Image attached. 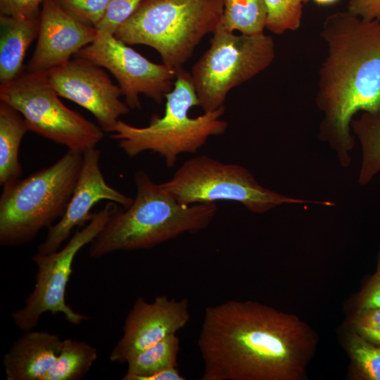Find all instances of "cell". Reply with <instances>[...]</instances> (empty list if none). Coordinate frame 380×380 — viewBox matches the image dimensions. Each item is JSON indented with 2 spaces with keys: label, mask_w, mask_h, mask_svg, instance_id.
<instances>
[{
  "label": "cell",
  "mask_w": 380,
  "mask_h": 380,
  "mask_svg": "<svg viewBox=\"0 0 380 380\" xmlns=\"http://www.w3.org/2000/svg\"><path fill=\"white\" fill-rule=\"evenodd\" d=\"M312 340L297 318L256 302L208 306L197 341L201 379H298Z\"/></svg>",
  "instance_id": "obj_1"
},
{
  "label": "cell",
  "mask_w": 380,
  "mask_h": 380,
  "mask_svg": "<svg viewBox=\"0 0 380 380\" xmlns=\"http://www.w3.org/2000/svg\"><path fill=\"white\" fill-rule=\"evenodd\" d=\"M321 37L327 54L319 70L316 97L323 114L319 138L347 167L355 144L353 116L380 108V20L336 12L325 18Z\"/></svg>",
  "instance_id": "obj_2"
},
{
  "label": "cell",
  "mask_w": 380,
  "mask_h": 380,
  "mask_svg": "<svg viewBox=\"0 0 380 380\" xmlns=\"http://www.w3.org/2000/svg\"><path fill=\"white\" fill-rule=\"evenodd\" d=\"M136 196L119 208L91 242L89 255L100 258L118 251L153 247L179 235L205 229L215 217V203H179L144 170L135 173Z\"/></svg>",
  "instance_id": "obj_3"
},
{
  "label": "cell",
  "mask_w": 380,
  "mask_h": 380,
  "mask_svg": "<svg viewBox=\"0 0 380 380\" xmlns=\"http://www.w3.org/2000/svg\"><path fill=\"white\" fill-rule=\"evenodd\" d=\"M165 98L162 116L153 115L149 125L144 127L119 120L111 137L118 141L129 157L150 151L158 153L171 167L179 154L196 153L209 137L223 134L228 122L222 119L224 106L196 118L190 117L191 109L199 106V102L191 73L182 67L177 69L174 87Z\"/></svg>",
  "instance_id": "obj_4"
},
{
  "label": "cell",
  "mask_w": 380,
  "mask_h": 380,
  "mask_svg": "<svg viewBox=\"0 0 380 380\" xmlns=\"http://www.w3.org/2000/svg\"><path fill=\"white\" fill-rule=\"evenodd\" d=\"M222 0H144L114 35L128 45L155 49L163 63L178 69L220 24Z\"/></svg>",
  "instance_id": "obj_5"
},
{
  "label": "cell",
  "mask_w": 380,
  "mask_h": 380,
  "mask_svg": "<svg viewBox=\"0 0 380 380\" xmlns=\"http://www.w3.org/2000/svg\"><path fill=\"white\" fill-rule=\"evenodd\" d=\"M83 153L68 150L54 164L3 187L0 197V243L32 241L64 214L74 191Z\"/></svg>",
  "instance_id": "obj_6"
},
{
  "label": "cell",
  "mask_w": 380,
  "mask_h": 380,
  "mask_svg": "<svg viewBox=\"0 0 380 380\" xmlns=\"http://www.w3.org/2000/svg\"><path fill=\"white\" fill-rule=\"evenodd\" d=\"M179 203L190 205L220 201L238 202L250 211L264 213L288 203L334 205L280 194L262 186L244 167L203 155L186 160L168 181L160 184Z\"/></svg>",
  "instance_id": "obj_7"
},
{
  "label": "cell",
  "mask_w": 380,
  "mask_h": 380,
  "mask_svg": "<svg viewBox=\"0 0 380 380\" xmlns=\"http://www.w3.org/2000/svg\"><path fill=\"white\" fill-rule=\"evenodd\" d=\"M275 58L273 38L264 32L236 34L220 25L191 75L204 112L224 106L228 93L265 70Z\"/></svg>",
  "instance_id": "obj_8"
},
{
  "label": "cell",
  "mask_w": 380,
  "mask_h": 380,
  "mask_svg": "<svg viewBox=\"0 0 380 380\" xmlns=\"http://www.w3.org/2000/svg\"><path fill=\"white\" fill-rule=\"evenodd\" d=\"M48 82L46 72L27 71L0 85V101L16 109L27 128L68 150L84 153L96 148L104 131L68 108Z\"/></svg>",
  "instance_id": "obj_9"
},
{
  "label": "cell",
  "mask_w": 380,
  "mask_h": 380,
  "mask_svg": "<svg viewBox=\"0 0 380 380\" xmlns=\"http://www.w3.org/2000/svg\"><path fill=\"white\" fill-rule=\"evenodd\" d=\"M120 208L108 202L101 210L93 213L87 225L77 231L65 246L49 254L36 253L32 260L37 266L35 285L24 306L12 313L15 325L23 331L32 330L42 314H63L74 325L89 319L75 312L65 302L68 283L72 272L74 258L84 246L90 244L101 231L110 217Z\"/></svg>",
  "instance_id": "obj_10"
},
{
  "label": "cell",
  "mask_w": 380,
  "mask_h": 380,
  "mask_svg": "<svg viewBox=\"0 0 380 380\" xmlns=\"http://www.w3.org/2000/svg\"><path fill=\"white\" fill-rule=\"evenodd\" d=\"M114 34L99 32L95 40L76 55L109 70L130 108L141 106L139 95L161 103L174 87L177 69L153 63Z\"/></svg>",
  "instance_id": "obj_11"
},
{
  "label": "cell",
  "mask_w": 380,
  "mask_h": 380,
  "mask_svg": "<svg viewBox=\"0 0 380 380\" xmlns=\"http://www.w3.org/2000/svg\"><path fill=\"white\" fill-rule=\"evenodd\" d=\"M101 68L76 57L46 72L47 79L59 96L89 111L104 132L112 133L119 118L130 108L120 100L118 84Z\"/></svg>",
  "instance_id": "obj_12"
},
{
  "label": "cell",
  "mask_w": 380,
  "mask_h": 380,
  "mask_svg": "<svg viewBox=\"0 0 380 380\" xmlns=\"http://www.w3.org/2000/svg\"><path fill=\"white\" fill-rule=\"evenodd\" d=\"M186 298L156 296L152 302L138 297L127 314L123 335L110 354L112 362L126 363L146 348L184 328L189 322Z\"/></svg>",
  "instance_id": "obj_13"
},
{
  "label": "cell",
  "mask_w": 380,
  "mask_h": 380,
  "mask_svg": "<svg viewBox=\"0 0 380 380\" xmlns=\"http://www.w3.org/2000/svg\"><path fill=\"white\" fill-rule=\"evenodd\" d=\"M101 152L93 148L83 153V159L74 191L65 211L59 221L48 228L46 236L37 253L49 254L61 248L72 229L89 221L96 203L107 200L129 207L130 197L111 187L106 182L100 167Z\"/></svg>",
  "instance_id": "obj_14"
},
{
  "label": "cell",
  "mask_w": 380,
  "mask_h": 380,
  "mask_svg": "<svg viewBox=\"0 0 380 380\" xmlns=\"http://www.w3.org/2000/svg\"><path fill=\"white\" fill-rule=\"evenodd\" d=\"M96 35V28L77 21L53 0H45L39 15L37 45L27 70L48 72L67 63L92 43Z\"/></svg>",
  "instance_id": "obj_15"
},
{
  "label": "cell",
  "mask_w": 380,
  "mask_h": 380,
  "mask_svg": "<svg viewBox=\"0 0 380 380\" xmlns=\"http://www.w3.org/2000/svg\"><path fill=\"white\" fill-rule=\"evenodd\" d=\"M62 342L47 331H25L3 357L6 379L43 380L57 360Z\"/></svg>",
  "instance_id": "obj_16"
},
{
  "label": "cell",
  "mask_w": 380,
  "mask_h": 380,
  "mask_svg": "<svg viewBox=\"0 0 380 380\" xmlns=\"http://www.w3.org/2000/svg\"><path fill=\"white\" fill-rule=\"evenodd\" d=\"M0 83L22 74L23 61L30 45L37 37L39 16L0 14Z\"/></svg>",
  "instance_id": "obj_17"
},
{
  "label": "cell",
  "mask_w": 380,
  "mask_h": 380,
  "mask_svg": "<svg viewBox=\"0 0 380 380\" xmlns=\"http://www.w3.org/2000/svg\"><path fill=\"white\" fill-rule=\"evenodd\" d=\"M22 115L8 103L0 102V184L4 187L22 175L19 148L28 131Z\"/></svg>",
  "instance_id": "obj_18"
},
{
  "label": "cell",
  "mask_w": 380,
  "mask_h": 380,
  "mask_svg": "<svg viewBox=\"0 0 380 380\" xmlns=\"http://www.w3.org/2000/svg\"><path fill=\"white\" fill-rule=\"evenodd\" d=\"M350 126L362 148L358 183L366 185L380 172V108L353 118Z\"/></svg>",
  "instance_id": "obj_19"
},
{
  "label": "cell",
  "mask_w": 380,
  "mask_h": 380,
  "mask_svg": "<svg viewBox=\"0 0 380 380\" xmlns=\"http://www.w3.org/2000/svg\"><path fill=\"white\" fill-rule=\"evenodd\" d=\"M180 341L172 334L146 348L127 360V369L122 380H146L167 367H177Z\"/></svg>",
  "instance_id": "obj_20"
},
{
  "label": "cell",
  "mask_w": 380,
  "mask_h": 380,
  "mask_svg": "<svg viewBox=\"0 0 380 380\" xmlns=\"http://www.w3.org/2000/svg\"><path fill=\"white\" fill-rule=\"evenodd\" d=\"M98 357L96 348L88 343L65 338L55 363L43 380H79Z\"/></svg>",
  "instance_id": "obj_21"
},
{
  "label": "cell",
  "mask_w": 380,
  "mask_h": 380,
  "mask_svg": "<svg viewBox=\"0 0 380 380\" xmlns=\"http://www.w3.org/2000/svg\"><path fill=\"white\" fill-rule=\"evenodd\" d=\"M220 25L234 32L257 34L264 32L267 11L264 0H222Z\"/></svg>",
  "instance_id": "obj_22"
},
{
  "label": "cell",
  "mask_w": 380,
  "mask_h": 380,
  "mask_svg": "<svg viewBox=\"0 0 380 380\" xmlns=\"http://www.w3.org/2000/svg\"><path fill=\"white\" fill-rule=\"evenodd\" d=\"M267 19L265 28L276 34L299 28L304 0H264Z\"/></svg>",
  "instance_id": "obj_23"
},
{
  "label": "cell",
  "mask_w": 380,
  "mask_h": 380,
  "mask_svg": "<svg viewBox=\"0 0 380 380\" xmlns=\"http://www.w3.org/2000/svg\"><path fill=\"white\" fill-rule=\"evenodd\" d=\"M348 348L358 376L367 380H380V347L355 332L349 336Z\"/></svg>",
  "instance_id": "obj_24"
},
{
  "label": "cell",
  "mask_w": 380,
  "mask_h": 380,
  "mask_svg": "<svg viewBox=\"0 0 380 380\" xmlns=\"http://www.w3.org/2000/svg\"><path fill=\"white\" fill-rule=\"evenodd\" d=\"M64 11L81 23L96 28L110 0H53Z\"/></svg>",
  "instance_id": "obj_25"
},
{
  "label": "cell",
  "mask_w": 380,
  "mask_h": 380,
  "mask_svg": "<svg viewBox=\"0 0 380 380\" xmlns=\"http://www.w3.org/2000/svg\"><path fill=\"white\" fill-rule=\"evenodd\" d=\"M144 0H110L106 12L96 27L99 32L114 34L134 13Z\"/></svg>",
  "instance_id": "obj_26"
},
{
  "label": "cell",
  "mask_w": 380,
  "mask_h": 380,
  "mask_svg": "<svg viewBox=\"0 0 380 380\" xmlns=\"http://www.w3.org/2000/svg\"><path fill=\"white\" fill-rule=\"evenodd\" d=\"M353 326L357 334L380 347V308L357 312Z\"/></svg>",
  "instance_id": "obj_27"
},
{
  "label": "cell",
  "mask_w": 380,
  "mask_h": 380,
  "mask_svg": "<svg viewBox=\"0 0 380 380\" xmlns=\"http://www.w3.org/2000/svg\"><path fill=\"white\" fill-rule=\"evenodd\" d=\"M45 0H0V14L38 17L39 7Z\"/></svg>",
  "instance_id": "obj_28"
},
{
  "label": "cell",
  "mask_w": 380,
  "mask_h": 380,
  "mask_svg": "<svg viewBox=\"0 0 380 380\" xmlns=\"http://www.w3.org/2000/svg\"><path fill=\"white\" fill-rule=\"evenodd\" d=\"M375 308H380V254L376 272L360 296L357 312Z\"/></svg>",
  "instance_id": "obj_29"
},
{
  "label": "cell",
  "mask_w": 380,
  "mask_h": 380,
  "mask_svg": "<svg viewBox=\"0 0 380 380\" xmlns=\"http://www.w3.org/2000/svg\"><path fill=\"white\" fill-rule=\"evenodd\" d=\"M348 11L367 21L380 20V0H350Z\"/></svg>",
  "instance_id": "obj_30"
},
{
  "label": "cell",
  "mask_w": 380,
  "mask_h": 380,
  "mask_svg": "<svg viewBox=\"0 0 380 380\" xmlns=\"http://www.w3.org/2000/svg\"><path fill=\"white\" fill-rule=\"evenodd\" d=\"M177 367L165 368L148 376L146 380H184Z\"/></svg>",
  "instance_id": "obj_31"
},
{
  "label": "cell",
  "mask_w": 380,
  "mask_h": 380,
  "mask_svg": "<svg viewBox=\"0 0 380 380\" xmlns=\"http://www.w3.org/2000/svg\"><path fill=\"white\" fill-rule=\"evenodd\" d=\"M314 1L319 5H329V4H334L338 0H314Z\"/></svg>",
  "instance_id": "obj_32"
},
{
  "label": "cell",
  "mask_w": 380,
  "mask_h": 380,
  "mask_svg": "<svg viewBox=\"0 0 380 380\" xmlns=\"http://www.w3.org/2000/svg\"><path fill=\"white\" fill-rule=\"evenodd\" d=\"M308 0H304V1H307Z\"/></svg>",
  "instance_id": "obj_33"
}]
</instances>
